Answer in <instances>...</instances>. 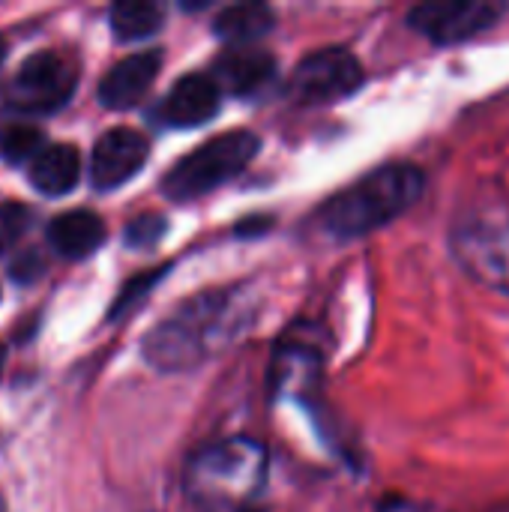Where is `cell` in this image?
Instances as JSON below:
<instances>
[{
    "mask_svg": "<svg viewBox=\"0 0 509 512\" xmlns=\"http://www.w3.org/2000/svg\"><path fill=\"white\" fill-rule=\"evenodd\" d=\"M252 315L240 288L198 294L153 327L144 339V360L159 372H189L225 351L249 327Z\"/></svg>",
    "mask_w": 509,
    "mask_h": 512,
    "instance_id": "1",
    "label": "cell"
},
{
    "mask_svg": "<svg viewBox=\"0 0 509 512\" xmlns=\"http://www.w3.org/2000/svg\"><path fill=\"white\" fill-rule=\"evenodd\" d=\"M267 486V450L255 438H225L186 465V495L201 512H246Z\"/></svg>",
    "mask_w": 509,
    "mask_h": 512,
    "instance_id": "2",
    "label": "cell"
},
{
    "mask_svg": "<svg viewBox=\"0 0 509 512\" xmlns=\"http://www.w3.org/2000/svg\"><path fill=\"white\" fill-rule=\"evenodd\" d=\"M426 177L414 165H384L363 180L351 183L339 195H333L321 210L318 222L321 228L336 240H354L363 237L393 219H399L405 210H411L423 195Z\"/></svg>",
    "mask_w": 509,
    "mask_h": 512,
    "instance_id": "3",
    "label": "cell"
},
{
    "mask_svg": "<svg viewBox=\"0 0 509 512\" xmlns=\"http://www.w3.org/2000/svg\"><path fill=\"white\" fill-rule=\"evenodd\" d=\"M258 135L246 132V129H234L225 135L210 138L207 144H201L195 153L183 156L162 180V192L174 201H192L201 198L207 192H213L216 186L234 180L237 174H243V168L258 156Z\"/></svg>",
    "mask_w": 509,
    "mask_h": 512,
    "instance_id": "4",
    "label": "cell"
},
{
    "mask_svg": "<svg viewBox=\"0 0 509 512\" xmlns=\"http://www.w3.org/2000/svg\"><path fill=\"white\" fill-rule=\"evenodd\" d=\"M75 84L78 72L66 57L54 51H36L18 66L9 84V105L21 114H51L69 102Z\"/></svg>",
    "mask_w": 509,
    "mask_h": 512,
    "instance_id": "5",
    "label": "cell"
},
{
    "mask_svg": "<svg viewBox=\"0 0 509 512\" xmlns=\"http://www.w3.org/2000/svg\"><path fill=\"white\" fill-rule=\"evenodd\" d=\"M507 15V3L495 0H447L414 6L408 24L435 45H456L492 30Z\"/></svg>",
    "mask_w": 509,
    "mask_h": 512,
    "instance_id": "6",
    "label": "cell"
},
{
    "mask_svg": "<svg viewBox=\"0 0 509 512\" xmlns=\"http://www.w3.org/2000/svg\"><path fill=\"white\" fill-rule=\"evenodd\" d=\"M360 84H363V66L351 51L321 48L297 63L288 93L303 105H327L351 96Z\"/></svg>",
    "mask_w": 509,
    "mask_h": 512,
    "instance_id": "7",
    "label": "cell"
},
{
    "mask_svg": "<svg viewBox=\"0 0 509 512\" xmlns=\"http://www.w3.org/2000/svg\"><path fill=\"white\" fill-rule=\"evenodd\" d=\"M453 249L477 282L509 294V222H474L456 231Z\"/></svg>",
    "mask_w": 509,
    "mask_h": 512,
    "instance_id": "8",
    "label": "cell"
},
{
    "mask_svg": "<svg viewBox=\"0 0 509 512\" xmlns=\"http://www.w3.org/2000/svg\"><path fill=\"white\" fill-rule=\"evenodd\" d=\"M150 156V144L141 132L117 126L108 129L96 147H93V165H90V183L99 192H111L117 186H123L126 180H132L141 165Z\"/></svg>",
    "mask_w": 509,
    "mask_h": 512,
    "instance_id": "9",
    "label": "cell"
},
{
    "mask_svg": "<svg viewBox=\"0 0 509 512\" xmlns=\"http://www.w3.org/2000/svg\"><path fill=\"white\" fill-rule=\"evenodd\" d=\"M159 66H162L159 51H141V54H132L126 60L114 63L111 72L99 84V102L114 111L138 105L144 99V93L153 87Z\"/></svg>",
    "mask_w": 509,
    "mask_h": 512,
    "instance_id": "10",
    "label": "cell"
},
{
    "mask_svg": "<svg viewBox=\"0 0 509 512\" xmlns=\"http://www.w3.org/2000/svg\"><path fill=\"white\" fill-rule=\"evenodd\" d=\"M219 111V87L210 75H183L159 105V120L177 129L207 123Z\"/></svg>",
    "mask_w": 509,
    "mask_h": 512,
    "instance_id": "11",
    "label": "cell"
},
{
    "mask_svg": "<svg viewBox=\"0 0 509 512\" xmlns=\"http://www.w3.org/2000/svg\"><path fill=\"white\" fill-rule=\"evenodd\" d=\"M276 75V57L264 48H231L213 66V84L234 96H252Z\"/></svg>",
    "mask_w": 509,
    "mask_h": 512,
    "instance_id": "12",
    "label": "cell"
},
{
    "mask_svg": "<svg viewBox=\"0 0 509 512\" xmlns=\"http://www.w3.org/2000/svg\"><path fill=\"white\" fill-rule=\"evenodd\" d=\"M105 222L90 213V210H69L60 213L51 225H48V243L60 258L69 261H81L87 255H93L102 243H105Z\"/></svg>",
    "mask_w": 509,
    "mask_h": 512,
    "instance_id": "13",
    "label": "cell"
},
{
    "mask_svg": "<svg viewBox=\"0 0 509 512\" xmlns=\"http://www.w3.org/2000/svg\"><path fill=\"white\" fill-rule=\"evenodd\" d=\"M81 177V156L69 144L42 147L30 162V183L42 195H66Z\"/></svg>",
    "mask_w": 509,
    "mask_h": 512,
    "instance_id": "14",
    "label": "cell"
},
{
    "mask_svg": "<svg viewBox=\"0 0 509 512\" xmlns=\"http://www.w3.org/2000/svg\"><path fill=\"white\" fill-rule=\"evenodd\" d=\"M273 9L264 3H237L219 12L213 30L219 39L231 42V45H249L255 39H261L264 33L273 30Z\"/></svg>",
    "mask_w": 509,
    "mask_h": 512,
    "instance_id": "15",
    "label": "cell"
},
{
    "mask_svg": "<svg viewBox=\"0 0 509 512\" xmlns=\"http://www.w3.org/2000/svg\"><path fill=\"white\" fill-rule=\"evenodd\" d=\"M108 21H111V30L117 39H126V42L147 39L162 27L165 6L150 3V0H120L111 6Z\"/></svg>",
    "mask_w": 509,
    "mask_h": 512,
    "instance_id": "16",
    "label": "cell"
},
{
    "mask_svg": "<svg viewBox=\"0 0 509 512\" xmlns=\"http://www.w3.org/2000/svg\"><path fill=\"white\" fill-rule=\"evenodd\" d=\"M318 369V354H312L303 345H288L273 366V387L276 390H294L297 384L309 381Z\"/></svg>",
    "mask_w": 509,
    "mask_h": 512,
    "instance_id": "17",
    "label": "cell"
},
{
    "mask_svg": "<svg viewBox=\"0 0 509 512\" xmlns=\"http://www.w3.org/2000/svg\"><path fill=\"white\" fill-rule=\"evenodd\" d=\"M42 150V132L30 123L0 126V159L3 162H27Z\"/></svg>",
    "mask_w": 509,
    "mask_h": 512,
    "instance_id": "18",
    "label": "cell"
},
{
    "mask_svg": "<svg viewBox=\"0 0 509 512\" xmlns=\"http://www.w3.org/2000/svg\"><path fill=\"white\" fill-rule=\"evenodd\" d=\"M165 276V270H156V273H144V276H138V279H132L123 291H120V297H117V303L111 306V318L117 321V318H123V315H129L135 306H138V300L141 297H147L150 294V288L159 282Z\"/></svg>",
    "mask_w": 509,
    "mask_h": 512,
    "instance_id": "19",
    "label": "cell"
},
{
    "mask_svg": "<svg viewBox=\"0 0 509 512\" xmlns=\"http://www.w3.org/2000/svg\"><path fill=\"white\" fill-rule=\"evenodd\" d=\"M30 225V210L24 204H0V252H6Z\"/></svg>",
    "mask_w": 509,
    "mask_h": 512,
    "instance_id": "20",
    "label": "cell"
},
{
    "mask_svg": "<svg viewBox=\"0 0 509 512\" xmlns=\"http://www.w3.org/2000/svg\"><path fill=\"white\" fill-rule=\"evenodd\" d=\"M165 234V219L156 216V213H144L138 219L129 222L126 228V243L135 246V249H147V246H156Z\"/></svg>",
    "mask_w": 509,
    "mask_h": 512,
    "instance_id": "21",
    "label": "cell"
},
{
    "mask_svg": "<svg viewBox=\"0 0 509 512\" xmlns=\"http://www.w3.org/2000/svg\"><path fill=\"white\" fill-rule=\"evenodd\" d=\"M39 273V258L30 252V255H21V258H15V264H12V276L15 279H33Z\"/></svg>",
    "mask_w": 509,
    "mask_h": 512,
    "instance_id": "22",
    "label": "cell"
},
{
    "mask_svg": "<svg viewBox=\"0 0 509 512\" xmlns=\"http://www.w3.org/2000/svg\"><path fill=\"white\" fill-rule=\"evenodd\" d=\"M3 57H6V42L0 39V63H3Z\"/></svg>",
    "mask_w": 509,
    "mask_h": 512,
    "instance_id": "23",
    "label": "cell"
},
{
    "mask_svg": "<svg viewBox=\"0 0 509 512\" xmlns=\"http://www.w3.org/2000/svg\"><path fill=\"white\" fill-rule=\"evenodd\" d=\"M3 360H6V354H3V348H0V372H3Z\"/></svg>",
    "mask_w": 509,
    "mask_h": 512,
    "instance_id": "24",
    "label": "cell"
},
{
    "mask_svg": "<svg viewBox=\"0 0 509 512\" xmlns=\"http://www.w3.org/2000/svg\"><path fill=\"white\" fill-rule=\"evenodd\" d=\"M0 512H6V507H3V501H0Z\"/></svg>",
    "mask_w": 509,
    "mask_h": 512,
    "instance_id": "25",
    "label": "cell"
}]
</instances>
